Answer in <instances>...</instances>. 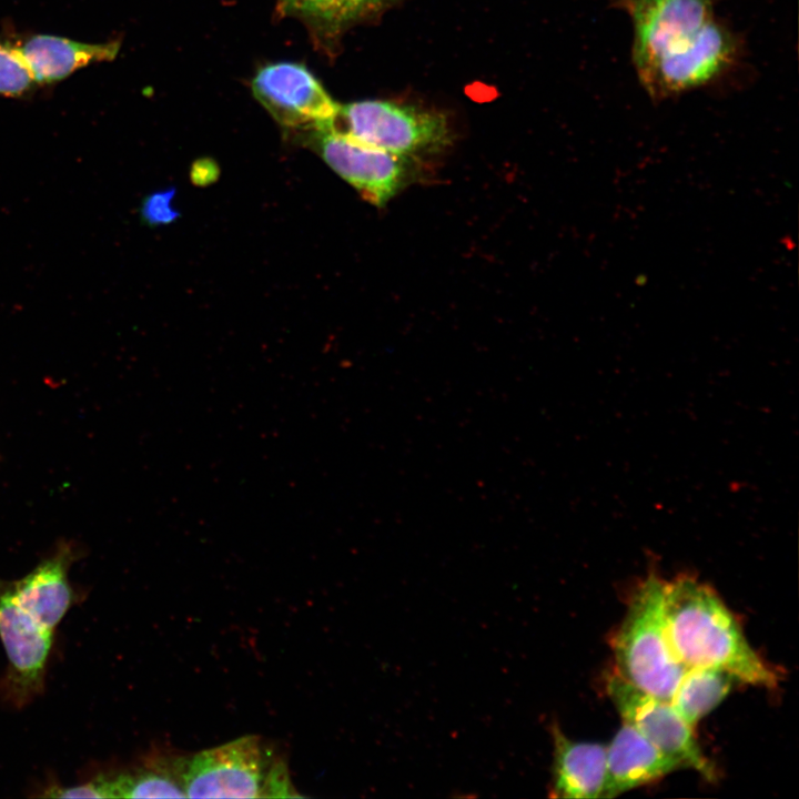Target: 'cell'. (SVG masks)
<instances>
[{
    "label": "cell",
    "instance_id": "cell-1",
    "mask_svg": "<svg viewBox=\"0 0 799 799\" xmlns=\"http://www.w3.org/2000/svg\"><path fill=\"white\" fill-rule=\"evenodd\" d=\"M664 609L670 644L687 668L712 667L746 684L777 686L776 672L711 587L686 575L666 581Z\"/></svg>",
    "mask_w": 799,
    "mask_h": 799
},
{
    "label": "cell",
    "instance_id": "cell-2",
    "mask_svg": "<svg viewBox=\"0 0 799 799\" xmlns=\"http://www.w3.org/2000/svg\"><path fill=\"white\" fill-rule=\"evenodd\" d=\"M180 779L189 798L301 797L286 763L254 735L180 758Z\"/></svg>",
    "mask_w": 799,
    "mask_h": 799
},
{
    "label": "cell",
    "instance_id": "cell-3",
    "mask_svg": "<svg viewBox=\"0 0 799 799\" xmlns=\"http://www.w3.org/2000/svg\"><path fill=\"white\" fill-rule=\"evenodd\" d=\"M665 584L651 573L638 585L614 638V651L619 676L636 688L670 701L687 667L668 637Z\"/></svg>",
    "mask_w": 799,
    "mask_h": 799
},
{
    "label": "cell",
    "instance_id": "cell-4",
    "mask_svg": "<svg viewBox=\"0 0 799 799\" xmlns=\"http://www.w3.org/2000/svg\"><path fill=\"white\" fill-rule=\"evenodd\" d=\"M338 132L385 151L417 159L443 151L452 142L446 117L437 111L387 100L340 104Z\"/></svg>",
    "mask_w": 799,
    "mask_h": 799
},
{
    "label": "cell",
    "instance_id": "cell-5",
    "mask_svg": "<svg viewBox=\"0 0 799 799\" xmlns=\"http://www.w3.org/2000/svg\"><path fill=\"white\" fill-rule=\"evenodd\" d=\"M0 638L8 666L0 677V701L21 709L44 691L54 631L38 624L12 594L11 583L0 579Z\"/></svg>",
    "mask_w": 799,
    "mask_h": 799
},
{
    "label": "cell",
    "instance_id": "cell-6",
    "mask_svg": "<svg viewBox=\"0 0 799 799\" xmlns=\"http://www.w3.org/2000/svg\"><path fill=\"white\" fill-rule=\"evenodd\" d=\"M315 151L370 203H387L414 176V160L356 141L333 125L305 131Z\"/></svg>",
    "mask_w": 799,
    "mask_h": 799
},
{
    "label": "cell",
    "instance_id": "cell-7",
    "mask_svg": "<svg viewBox=\"0 0 799 799\" xmlns=\"http://www.w3.org/2000/svg\"><path fill=\"white\" fill-rule=\"evenodd\" d=\"M607 692L625 724L682 767L695 769L708 780L716 779L715 767L701 751L694 728L670 701L636 688L618 674L608 679Z\"/></svg>",
    "mask_w": 799,
    "mask_h": 799
},
{
    "label": "cell",
    "instance_id": "cell-8",
    "mask_svg": "<svg viewBox=\"0 0 799 799\" xmlns=\"http://www.w3.org/2000/svg\"><path fill=\"white\" fill-rule=\"evenodd\" d=\"M255 99L283 127L309 131L332 125L340 104L303 64L275 62L261 68L251 82Z\"/></svg>",
    "mask_w": 799,
    "mask_h": 799
},
{
    "label": "cell",
    "instance_id": "cell-9",
    "mask_svg": "<svg viewBox=\"0 0 799 799\" xmlns=\"http://www.w3.org/2000/svg\"><path fill=\"white\" fill-rule=\"evenodd\" d=\"M628 9L638 78L661 58L686 47L715 18L710 0H628Z\"/></svg>",
    "mask_w": 799,
    "mask_h": 799
},
{
    "label": "cell",
    "instance_id": "cell-10",
    "mask_svg": "<svg viewBox=\"0 0 799 799\" xmlns=\"http://www.w3.org/2000/svg\"><path fill=\"white\" fill-rule=\"evenodd\" d=\"M736 41L716 18L680 51L657 61L640 82L654 98H663L704 85L734 61Z\"/></svg>",
    "mask_w": 799,
    "mask_h": 799
},
{
    "label": "cell",
    "instance_id": "cell-11",
    "mask_svg": "<svg viewBox=\"0 0 799 799\" xmlns=\"http://www.w3.org/2000/svg\"><path fill=\"white\" fill-rule=\"evenodd\" d=\"M70 542L59 543L29 574L12 580L13 597L38 624L54 631L67 613L80 601L69 580V570L80 557Z\"/></svg>",
    "mask_w": 799,
    "mask_h": 799
},
{
    "label": "cell",
    "instance_id": "cell-12",
    "mask_svg": "<svg viewBox=\"0 0 799 799\" xmlns=\"http://www.w3.org/2000/svg\"><path fill=\"white\" fill-rule=\"evenodd\" d=\"M38 87L64 80L92 63L112 61L120 43H87L52 34L11 37Z\"/></svg>",
    "mask_w": 799,
    "mask_h": 799
},
{
    "label": "cell",
    "instance_id": "cell-13",
    "mask_svg": "<svg viewBox=\"0 0 799 799\" xmlns=\"http://www.w3.org/2000/svg\"><path fill=\"white\" fill-rule=\"evenodd\" d=\"M682 768L631 726L624 722L606 747V780L601 798H611L656 781Z\"/></svg>",
    "mask_w": 799,
    "mask_h": 799
},
{
    "label": "cell",
    "instance_id": "cell-14",
    "mask_svg": "<svg viewBox=\"0 0 799 799\" xmlns=\"http://www.w3.org/2000/svg\"><path fill=\"white\" fill-rule=\"evenodd\" d=\"M553 766L549 787L552 798H601L606 780V747L575 741L554 722Z\"/></svg>",
    "mask_w": 799,
    "mask_h": 799
},
{
    "label": "cell",
    "instance_id": "cell-15",
    "mask_svg": "<svg viewBox=\"0 0 799 799\" xmlns=\"http://www.w3.org/2000/svg\"><path fill=\"white\" fill-rule=\"evenodd\" d=\"M179 760L150 756L128 768L97 771L90 779L102 798H183Z\"/></svg>",
    "mask_w": 799,
    "mask_h": 799
},
{
    "label": "cell",
    "instance_id": "cell-16",
    "mask_svg": "<svg viewBox=\"0 0 799 799\" xmlns=\"http://www.w3.org/2000/svg\"><path fill=\"white\" fill-rule=\"evenodd\" d=\"M735 678L712 667H688L670 699V704L690 726L710 712L728 695Z\"/></svg>",
    "mask_w": 799,
    "mask_h": 799
},
{
    "label": "cell",
    "instance_id": "cell-17",
    "mask_svg": "<svg viewBox=\"0 0 799 799\" xmlns=\"http://www.w3.org/2000/svg\"><path fill=\"white\" fill-rule=\"evenodd\" d=\"M280 9L328 33L355 20L351 0H280Z\"/></svg>",
    "mask_w": 799,
    "mask_h": 799
},
{
    "label": "cell",
    "instance_id": "cell-18",
    "mask_svg": "<svg viewBox=\"0 0 799 799\" xmlns=\"http://www.w3.org/2000/svg\"><path fill=\"white\" fill-rule=\"evenodd\" d=\"M38 88L12 38H0V95L21 98Z\"/></svg>",
    "mask_w": 799,
    "mask_h": 799
},
{
    "label": "cell",
    "instance_id": "cell-19",
    "mask_svg": "<svg viewBox=\"0 0 799 799\" xmlns=\"http://www.w3.org/2000/svg\"><path fill=\"white\" fill-rule=\"evenodd\" d=\"M175 192L176 190L171 188L145 196L140 208L142 222L149 226H159L175 221L180 216L172 205Z\"/></svg>",
    "mask_w": 799,
    "mask_h": 799
},
{
    "label": "cell",
    "instance_id": "cell-20",
    "mask_svg": "<svg viewBox=\"0 0 799 799\" xmlns=\"http://www.w3.org/2000/svg\"><path fill=\"white\" fill-rule=\"evenodd\" d=\"M219 175V168L212 160L203 159L194 162L191 171L192 180L195 184H208L213 182Z\"/></svg>",
    "mask_w": 799,
    "mask_h": 799
},
{
    "label": "cell",
    "instance_id": "cell-21",
    "mask_svg": "<svg viewBox=\"0 0 799 799\" xmlns=\"http://www.w3.org/2000/svg\"><path fill=\"white\" fill-rule=\"evenodd\" d=\"M390 1L391 0H351V3L355 18H358L365 12L376 9Z\"/></svg>",
    "mask_w": 799,
    "mask_h": 799
}]
</instances>
